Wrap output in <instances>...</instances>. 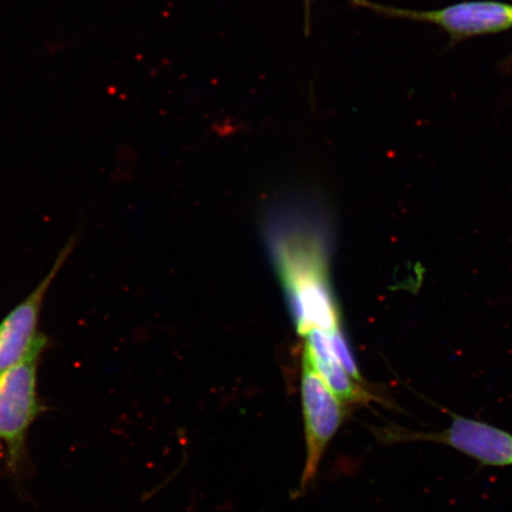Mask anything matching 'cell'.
Here are the masks:
<instances>
[{
	"mask_svg": "<svg viewBox=\"0 0 512 512\" xmlns=\"http://www.w3.org/2000/svg\"><path fill=\"white\" fill-rule=\"evenodd\" d=\"M302 402L305 421L306 463L300 490L304 491L317 475L326 448L334 439L345 416L344 405L304 360Z\"/></svg>",
	"mask_w": 512,
	"mask_h": 512,
	"instance_id": "277c9868",
	"label": "cell"
},
{
	"mask_svg": "<svg viewBox=\"0 0 512 512\" xmlns=\"http://www.w3.org/2000/svg\"><path fill=\"white\" fill-rule=\"evenodd\" d=\"M299 331L339 329V315L322 265L293 268L283 273Z\"/></svg>",
	"mask_w": 512,
	"mask_h": 512,
	"instance_id": "8992f818",
	"label": "cell"
},
{
	"mask_svg": "<svg viewBox=\"0 0 512 512\" xmlns=\"http://www.w3.org/2000/svg\"><path fill=\"white\" fill-rule=\"evenodd\" d=\"M452 422L440 432H416L400 427L383 431L387 443L427 441L450 446L486 466H512V434L477 420L448 412Z\"/></svg>",
	"mask_w": 512,
	"mask_h": 512,
	"instance_id": "7a4b0ae2",
	"label": "cell"
},
{
	"mask_svg": "<svg viewBox=\"0 0 512 512\" xmlns=\"http://www.w3.org/2000/svg\"><path fill=\"white\" fill-rule=\"evenodd\" d=\"M354 3L382 16L437 25L453 43L512 29V4L496 0H473L430 11L393 8L369 0H354Z\"/></svg>",
	"mask_w": 512,
	"mask_h": 512,
	"instance_id": "6da1fadb",
	"label": "cell"
},
{
	"mask_svg": "<svg viewBox=\"0 0 512 512\" xmlns=\"http://www.w3.org/2000/svg\"><path fill=\"white\" fill-rule=\"evenodd\" d=\"M330 347L334 355L336 356L341 366L347 370V373L357 382L362 381V376L360 374V370L357 368V364L354 356L351 354V350L349 349V345L341 332V330L336 329L334 331L328 332Z\"/></svg>",
	"mask_w": 512,
	"mask_h": 512,
	"instance_id": "ba28073f",
	"label": "cell"
},
{
	"mask_svg": "<svg viewBox=\"0 0 512 512\" xmlns=\"http://www.w3.org/2000/svg\"><path fill=\"white\" fill-rule=\"evenodd\" d=\"M305 336L304 360L311 364L343 405L367 403L374 399V396L352 379L347 370L338 362L331 350L328 332L312 329L307 331Z\"/></svg>",
	"mask_w": 512,
	"mask_h": 512,
	"instance_id": "52a82bcc",
	"label": "cell"
},
{
	"mask_svg": "<svg viewBox=\"0 0 512 512\" xmlns=\"http://www.w3.org/2000/svg\"><path fill=\"white\" fill-rule=\"evenodd\" d=\"M69 252L70 247L64 249L46 279L0 323V374L19 364L37 361L46 347V338L38 332V318L44 294Z\"/></svg>",
	"mask_w": 512,
	"mask_h": 512,
	"instance_id": "5b68a950",
	"label": "cell"
},
{
	"mask_svg": "<svg viewBox=\"0 0 512 512\" xmlns=\"http://www.w3.org/2000/svg\"><path fill=\"white\" fill-rule=\"evenodd\" d=\"M36 369L37 361H32L0 374V445L11 466L21 463L29 428L42 411Z\"/></svg>",
	"mask_w": 512,
	"mask_h": 512,
	"instance_id": "3957f363",
	"label": "cell"
}]
</instances>
